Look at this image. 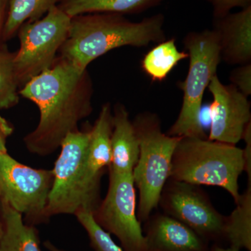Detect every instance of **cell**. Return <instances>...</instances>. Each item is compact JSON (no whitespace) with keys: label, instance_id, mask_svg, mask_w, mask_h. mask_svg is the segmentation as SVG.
Masks as SVG:
<instances>
[{"label":"cell","instance_id":"cell-18","mask_svg":"<svg viewBox=\"0 0 251 251\" xmlns=\"http://www.w3.org/2000/svg\"><path fill=\"white\" fill-rule=\"evenodd\" d=\"M235 209L226 217L224 238L229 247L251 251V184L236 203Z\"/></svg>","mask_w":251,"mask_h":251},{"label":"cell","instance_id":"cell-27","mask_svg":"<svg viewBox=\"0 0 251 251\" xmlns=\"http://www.w3.org/2000/svg\"><path fill=\"white\" fill-rule=\"evenodd\" d=\"M211 251H240V250L232 247L224 248L220 247V246L214 245L211 248Z\"/></svg>","mask_w":251,"mask_h":251},{"label":"cell","instance_id":"cell-8","mask_svg":"<svg viewBox=\"0 0 251 251\" xmlns=\"http://www.w3.org/2000/svg\"><path fill=\"white\" fill-rule=\"evenodd\" d=\"M92 214L100 227L120 240L124 251H146L141 223L137 216L133 173L109 172L106 196Z\"/></svg>","mask_w":251,"mask_h":251},{"label":"cell","instance_id":"cell-29","mask_svg":"<svg viewBox=\"0 0 251 251\" xmlns=\"http://www.w3.org/2000/svg\"><path fill=\"white\" fill-rule=\"evenodd\" d=\"M3 234V219L1 215V204H0V243H1V237Z\"/></svg>","mask_w":251,"mask_h":251},{"label":"cell","instance_id":"cell-26","mask_svg":"<svg viewBox=\"0 0 251 251\" xmlns=\"http://www.w3.org/2000/svg\"><path fill=\"white\" fill-rule=\"evenodd\" d=\"M14 132V127L7 120L0 116V157L7 152L6 140Z\"/></svg>","mask_w":251,"mask_h":251},{"label":"cell","instance_id":"cell-23","mask_svg":"<svg viewBox=\"0 0 251 251\" xmlns=\"http://www.w3.org/2000/svg\"><path fill=\"white\" fill-rule=\"evenodd\" d=\"M231 84L235 86L244 95H251V63L239 65L231 72Z\"/></svg>","mask_w":251,"mask_h":251},{"label":"cell","instance_id":"cell-12","mask_svg":"<svg viewBox=\"0 0 251 251\" xmlns=\"http://www.w3.org/2000/svg\"><path fill=\"white\" fill-rule=\"evenodd\" d=\"M112 131V107L110 103H106L102 105L98 118L90 128V144L81 181L79 210L93 213L100 202V181L111 162Z\"/></svg>","mask_w":251,"mask_h":251},{"label":"cell","instance_id":"cell-14","mask_svg":"<svg viewBox=\"0 0 251 251\" xmlns=\"http://www.w3.org/2000/svg\"><path fill=\"white\" fill-rule=\"evenodd\" d=\"M221 60L232 65L251 62V6L216 18Z\"/></svg>","mask_w":251,"mask_h":251},{"label":"cell","instance_id":"cell-30","mask_svg":"<svg viewBox=\"0 0 251 251\" xmlns=\"http://www.w3.org/2000/svg\"><path fill=\"white\" fill-rule=\"evenodd\" d=\"M5 0H0V28L1 25V21H2L3 10H4Z\"/></svg>","mask_w":251,"mask_h":251},{"label":"cell","instance_id":"cell-19","mask_svg":"<svg viewBox=\"0 0 251 251\" xmlns=\"http://www.w3.org/2000/svg\"><path fill=\"white\" fill-rule=\"evenodd\" d=\"M188 57V52L179 50L173 38L158 43L150 50L142 59L141 67L151 80L161 82L179 62Z\"/></svg>","mask_w":251,"mask_h":251},{"label":"cell","instance_id":"cell-10","mask_svg":"<svg viewBox=\"0 0 251 251\" xmlns=\"http://www.w3.org/2000/svg\"><path fill=\"white\" fill-rule=\"evenodd\" d=\"M90 128L72 132L61 144L54 163L53 181L46 209L49 220L61 214L75 215L79 210V196L84 166L88 151Z\"/></svg>","mask_w":251,"mask_h":251},{"label":"cell","instance_id":"cell-22","mask_svg":"<svg viewBox=\"0 0 251 251\" xmlns=\"http://www.w3.org/2000/svg\"><path fill=\"white\" fill-rule=\"evenodd\" d=\"M79 224L85 229L90 245L95 251H124L121 247L112 240L111 235L99 226L92 212L77 211L75 214Z\"/></svg>","mask_w":251,"mask_h":251},{"label":"cell","instance_id":"cell-15","mask_svg":"<svg viewBox=\"0 0 251 251\" xmlns=\"http://www.w3.org/2000/svg\"><path fill=\"white\" fill-rule=\"evenodd\" d=\"M140 153L139 140L126 108L117 103L112 110L111 162L108 171L115 174L133 173Z\"/></svg>","mask_w":251,"mask_h":251},{"label":"cell","instance_id":"cell-11","mask_svg":"<svg viewBox=\"0 0 251 251\" xmlns=\"http://www.w3.org/2000/svg\"><path fill=\"white\" fill-rule=\"evenodd\" d=\"M213 97L209 108L211 126L208 139L237 145L251 122V102L235 86L224 85L217 74L208 86Z\"/></svg>","mask_w":251,"mask_h":251},{"label":"cell","instance_id":"cell-13","mask_svg":"<svg viewBox=\"0 0 251 251\" xmlns=\"http://www.w3.org/2000/svg\"><path fill=\"white\" fill-rule=\"evenodd\" d=\"M143 234L146 251H209L207 242L164 213L150 216Z\"/></svg>","mask_w":251,"mask_h":251},{"label":"cell","instance_id":"cell-2","mask_svg":"<svg viewBox=\"0 0 251 251\" xmlns=\"http://www.w3.org/2000/svg\"><path fill=\"white\" fill-rule=\"evenodd\" d=\"M164 23V16L159 14L140 22L110 13L74 16L59 57L86 70L91 62L112 50L124 46L146 47L166 40Z\"/></svg>","mask_w":251,"mask_h":251},{"label":"cell","instance_id":"cell-17","mask_svg":"<svg viewBox=\"0 0 251 251\" xmlns=\"http://www.w3.org/2000/svg\"><path fill=\"white\" fill-rule=\"evenodd\" d=\"M161 0H64L59 7L70 17L94 13L133 14L150 9Z\"/></svg>","mask_w":251,"mask_h":251},{"label":"cell","instance_id":"cell-7","mask_svg":"<svg viewBox=\"0 0 251 251\" xmlns=\"http://www.w3.org/2000/svg\"><path fill=\"white\" fill-rule=\"evenodd\" d=\"M52 181V170L26 166L8 153L0 157V198L22 214L26 224L48 221L46 209Z\"/></svg>","mask_w":251,"mask_h":251},{"label":"cell","instance_id":"cell-16","mask_svg":"<svg viewBox=\"0 0 251 251\" xmlns=\"http://www.w3.org/2000/svg\"><path fill=\"white\" fill-rule=\"evenodd\" d=\"M3 234L0 251H41L40 241L34 226L26 224L22 214L0 198Z\"/></svg>","mask_w":251,"mask_h":251},{"label":"cell","instance_id":"cell-28","mask_svg":"<svg viewBox=\"0 0 251 251\" xmlns=\"http://www.w3.org/2000/svg\"><path fill=\"white\" fill-rule=\"evenodd\" d=\"M44 247L46 248L49 251H65L62 250V249H59L54 246L52 242H49V241H46V242H44Z\"/></svg>","mask_w":251,"mask_h":251},{"label":"cell","instance_id":"cell-3","mask_svg":"<svg viewBox=\"0 0 251 251\" xmlns=\"http://www.w3.org/2000/svg\"><path fill=\"white\" fill-rule=\"evenodd\" d=\"M244 168V150L237 145L181 137L173 153L170 179L224 188L237 203L241 196L239 178Z\"/></svg>","mask_w":251,"mask_h":251},{"label":"cell","instance_id":"cell-21","mask_svg":"<svg viewBox=\"0 0 251 251\" xmlns=\"http://www.w3.org/2000/svg\"><path fill=\"white\" fill-rule=\"evenodd\" d=\"M14 54L0 49V110L19 102V83L14 68Z\"/></svg>","mask_w":251,"mask_h":251},{"label":"cell","instance_id":"cell-25","mask_svg":"<svg viewBox=\"0 0 251 251\" xmlns=\"http://www.w3.org/2000/svg\"><path fill=\"white\" fill-rule=\"evenodd\" d=\"M242 140H244L246 143L245 148L243 150L245 159L244 171L247 174L248 184H251V122L246 127Z\"/></svg>","mask_w":251,"mask_h":251},{"label":"cell","instance_id":"cell-4","mask_svg":"<svg viewBox=\"0 0 251 251\" xmlns=\"http://www.w3.org/2000/svg\"><path fill=\"white\" fill-rule=\"evenodd\" d=\"M133 124L140 145L133 177L139 192L137 216L142 223L158 206L162 191L171 176L173 153L181 137L163 133L161 120L153 112H140Z\"/></svg>","mask_w":251,"mask_h":251},{"label":"cell","instance_id":"cell-1","mask_svg":"<svg viewBox=\"0 0 251 251\" xmlns=\"http://www.w3.org/2000/svg\"><path fill=\"white\" fill-rule=\"evenodd\" d=\"M93 83L87 69L80 70L57 57L52 67L33 77L20 95L37 105L39 121L23 138L29 152L47 156L60 148L69 133L93 111Z\"/></svg>","mask_w":251,"mask_h":251},{"label":"cell","instance_id":"cell-24","mask_svg":"<svg viewBox=\"0 0 251 251\" xmlns=\"http://www.w3.org/2000/svg\"><path fill=\"white\" fill-rule=\"evenodd\" d=\"M213 6L214 17H224L234 8H244L251 6V0H206Z\"/></svg>","mask_w":251,"mask_h":251},{"label":"cell","instance_id":"cell-6","mask_svg":"<svg viewBox=\"0 0 251 251\" xmlns=\"http://www.w3.org/2000/svg\"><path fill=\"white\" fill-rule=\"evenodd\" d=\"M71 21L72 17L57 6L41 19L20 28V49L14 59L20 87L52 67L67 39Z\"/></svg>","mask_w":251,"mask_h":251},{"label":"cell","instance_id":"cell-20","mask_svg":"<svg viewBox=\"0 0 251 251\" xmlns=\"http://www.w3.org/2000/svg\"><path fill=\"white\" fill-rule=\"evenodd\" d=\"M64 0H11L7 18L3 27L5 39L14 36L26 23L41 19Z\"/></svg>","mask_w":251,"mask_h":251},{"label":"cell","instance_id":"cell-5","mask_svg":"<svg viewBox=\"0 0 251 251\" xmlns=\"http://www.w3.org/2000/svg\"><path fill=\"white\" fill-rule=\"evenodd\" d=\"M184 46L189 68L185 80L178 83L183 101L177 119L167 134L207 138L201 124V108L204 92L222 62L219 40L213 29L191 31L185 36Z\"/></svg>","mask_w":251,"mask_h":251},{"label":"cell","instance_id":"cell-9","mask_svg":"<svg viewBox=\"0 0 251 251\" xmlns=\"http://www.w3.org/2000/svg\"><path fill=\"white\" fill-rule=\"evenodd\" d=\"M158 206L164 214L182 223L207 243L224 238L226 216L216 210L200 186L169 179Z\"/></svg>","mask_w":251,"mask_h":251}]
</instances>
